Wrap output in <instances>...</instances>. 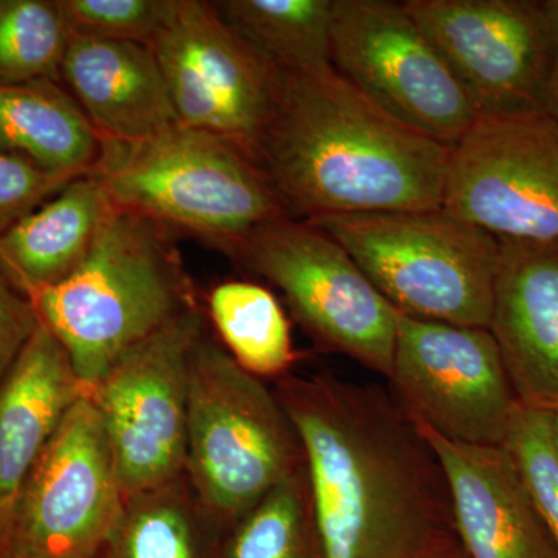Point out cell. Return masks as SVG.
<instances>
[{
	"label": "cell",
	"instance_id": "25",
	"mask_svg": "<svg viewBox=\"0 0 558 558\" xmlns=\"http://www.w3.org/2000/svg\"><path fill=\"white\" fill-rule=\"evenodd\" d=\"M70 39L60 0H0V84L61 83Z\"/></svg>",
	"mask_w": 558,
	"mask_h": 558
},
{
	"label": "cell",
	"instance_id": "10",
	"mask_svg": "<svg viewBox=\"0 0 558 558\" xmlns=\"http://www.w3.org/2000/svg\"><path fill=\"white\" fill-rule=\"evenodd\" d=\"M387 380L414 422L473 446H505L521 405L490 330L400 312Z\"/></svg>",
	"mask_w": 558,
	"mask_h": 558
},
{
	"label": "cell",
	"instance_id": "26",
	"mask_svg": "<svg viewBox=\"0 0 558 558\" xmlns=\"http://www.w3.org/2000/svg\"><path fill=\"white\" fill-rule=\"evenodd\" d=\"M558 554V451L549 411L520 405L505 442Z\"/></svg>",
	"mask_w": 558,
	"mask_h": 558
},
{
	"label": "cell",
	"instance_id": "4",
	"mask_svg": "<svg viewBox=\"0 0 558 558\" xmlns=\"http://www.w3.org/2000/svg\"><path fill=\"white\" fill-rule=\"evenodd\" d=\"M100 140L89 174L113 204L230 258L255 231L289 218L263 168L216 135L175 124L137 142Z\"/></svg>",
	"mask_w": 558,
	"mask_h": 558
},
{
	"label": "cell",
	"instance_id": "16",
	"mask_svg": "<svg viewBox=\"0 0 558 558\" xmlns=\"http://www.w3.org/2000/svg\"><path fill=\"white\" fill-rule=\"evenodd\" d=\"M488 330L521 405L558 411V242L499 241Z\"/></svg>",
	"mask_w": 558,
	"mask_h": 558
},
{
	"label": "cell",
	"instance_id": "8",
	"mask_svg": "<svg viewBox=\"0 0 558 558\" xmlns=\"http://www.w3.org/2000/svg\"><path fill=\"white\" fill-rule=\"evenodd\" d=\"M204 304L140 341L89 389L126 499L185 475L190 369Z\"/></svg>",
	"mask_w": 558,
	"mask_h": 558
},
{
	"label": "cell",
	"instance_id": "31",
	"mask_svg": "<svg viewBox=\"0 0 558 558\" xmlns=\"http://www.w3.org/2000/svg\"><path fill=\"white\" fill-rule=\"evenodd\" d=\"M435 558H465L464 553H462L461 546L457 545L453 548L444 550L442 554H439L438 557Z\"/></svg>",
	"mask_w": 558,
	"mask_h": 558
},
{
	"label": "cell",
	"instance_id": "11",
	"mask_svg": "<svg viewBox=\"0 0 558 558\" xmlns=\"http://www.w3.org/2000/svg\"><path fill=\"white\" fill-rule=\"evenodd\" d=\"M442 209L498 241L558 242V121L478 117L449 149Z\"/></svg>",
	"mask_w": 558,
	"mask_h": 558
},
{
	"label": "cell",
	"instance_id": "15",
	"mask_svg": "<svg viewBox=\"0 0 558 558\" xmlns=\"http://www.w3.org/2000/svg\"><path fill=\"white\" fill-rule=\"evenodd\" d=\"M417 424V422H416ZM449 486L465 558H558L548 529L505 446H473L417 424Z\"/></svg>",
	"mask_w": 558,
	"mask_h": 558
},
{
	"label": "cell",
	"instance_id": "20",
	"mask_svg": "<svg viewBox=\"0 0 558 558\" xmlns=\"http://www.w3.org/2000/svg\"><path fill=\"white\" fill-rule=\"evenodd\" d=\"M101 140L60 81L0 84V154H16L51 174H89Z\"/></svg>",
	"mask_w": 558,
	"mask_h": 558
},
{
	"label": "cell",
	"instance_id": "29",
	"mask_svg": "<svg viewBox=\"0 0 558 558\" xmlns=\"http://www.w3.org/2000/svg\"><path fill=\"white\" fill-rule=\"evenodd\" d=\"M32 301L0 271V381L39 326Z\"/></svg>",
	"mask_w": 558,
	"mask_h": 558
},
{
	"label": "cell",
	"instance_id": "13",
	"mask_svg": "<svg viewBox=\"0 0 558 558\" xmlns=\"http://www.w3.org/2000/svg\"><path fill=\"white\" fill-rule=\"evenodd\" d=\"M476 117L545 113L554 53L546 0H405Z\"/></svg>",
	"mask_w": 558,
	"mask_h": 558
},
{
	"label": "cell",
	"instance_id": "23",
	"mask_svg": "<svg viewBox=\"0 0 558 558\" xmlns=\"http://www.w3.org/2000/svg\"><path fill=\"white\" fill-rule=\"evenodd\" d=\"M204 310L216 339L241 368L271 384L293 373L300 352L269 286L250 279L219 282L207 293Z\"/></svg>",
	"mask_w": 558,
	"mask_h": 558
},
{
	"label": "cell",
	"instance_id": "18",
	"mask_svg": "<svg viewBox=\"0 0 558 558\" xmlns=\"http://www.w3.org/2000/svg\"><path fill=\"white\" fill-rule=\"evenodd\" d=\"M61 83L100 138L137 142L179 124L156 54L143 44L72 35Z\"/></svg>",
	"mask_w": 558,
	"mask_h": 558
},
{
	"label": "cell",
	"instance_id": "17",
	"mask_svg": "<svg viewBox=\"0 0 558 558\" xmlns=\"http://www.w3.org/2000/svg\"><path fill=\"white\" fill-rule=\"evenodd\" d=\"M89 388L43 323L0 381V558L33 470L69 411Z\"/></svg>",
	"mask_w": 558,
	"mask_h": 558
},
{
	"label": "cell",
	"instance_id": "6",
	"mask_svg": "<svg viewBox=\"0 0 558 558\" xmlns=\"http://www.w3.org/2000/svg\"><path fill=\"white\" fill-rule=\"evenodd\" d=\"M340 242L400 314L487 328L499 241L439 209L310 220Z\"/></svg>",
	"mask_w": 558,
	"mask_h": 558
},
{
	"label": "cell",
	"instance_id": "7",
	"mask_svg": "<svg viewBox=\"0 0 558 558\" xmlns=\"http://www.w3.org/2000/svg\"><path fill=\"white\" fill-rule=\"evenodd\" d=\"M231 259L281 292L318 351L343 355L388 379L398 311L329 233L281 218L255 231Z\"/></svg>",
	"mask_w": 558,
	"mask_h": 558
},
{
	"label": "cell",
	"instance_id": "3",
	"mask_svg": "<svg viewBox=\"0 0 558 558\" xmlns=\"http://www.w3.org/2000/svg\"><path fill=\"white\" fill-rule=\"evenodd\" d=\"M172 234L112 202L78 269L60 284L25 292L87 388L124 352L201 306Z\"/></svg>",
	"mask_w": 558,
	"mask_h": 558
},
{
	"label": "cell",
	"instance_id": "14",
	"mask_svg": "<svg viewBox=\"0 0 558 558\" xmlns=\"http://www.w3.org/2000/svg\"><path fill=\"white\" fill-rule=\"evenodd\" d=\"M124 506L100 416L84 396L22 490L5 558H100Z\"/></svg>",
	"mask_w": 558,
	"mask_h": 558
},
{
	"label": "cell",
	"instance_id": "19",
	"mask_svg": "<svg viewBox=\"0 0 558 558\" xmlns=\"http://www.w3.org/2000/svg\"><path fill=\"white\" fill-rule=\"evenodd\" d=\"M112 201L90 174L81 175L0 234V271L22 293L60 284L89 255Z\"/></svg>",
	"mask_w": 558,
	"mask_h": 558
},
{
	"label": "cell",
	"instance_id": "32",
	"mask_svg": "<svg viewBox=\"0 0 558 558\" xmlns=\"http://www.w3.org/2000/svg\"><path fill=\"white\" fill-rule=\"evenodd\" d=\"M550 424H553L554 444H556V449L558 451V411L550 413Z\"/></svg>",
	"mask_w": 558,
	"mask_h": 558
},
{
	"label": "cell",
	"instance_id": "1",
	"mask_svg": "<svg viewBox=\"0 0 558 558\" xmlns=\"http://www.w3.org/2000/svg\"><path fill=\"white\" fill-rule=\"evenodd\" d=\"M271 388L303 446L323 558H435L459 545L439 459L391 392L328 373Z\"/></svg>",
	"mask_w": 558,
	"mask_h": 558
},
{
	"label": "cell",
	"instance_id": "22",
	"mask_svg": "<svg viewBox=\"0 0 558 558\" xmlns=\"http://www.w3.org/2000/svg\"><path fill=\"white\" fill-rule=\"evenodd\" d=\"M222 21L282 76L332 72L333 0H218Z\"/></svg>",
	"mask_w": 558,
	"mask_h": 558
},
{
	"label": "cell",
	"instance_id": "28",
	"mask_svg": "<svg viewBox=\"0 0 558 558\" xmlns=\"http://www.w3.org/2000/svg\"><path fill=\"white\" fill-rule=\"evenodd\" d=\"M75 179L51 174L16 154H0V234Z\"/></svg>",
	"mask_w": 558,
	"mask_h": 558
},
{
	"label": "cell",
	"instance_id": "2",
	"mask_svg": "<svg viewBox=\"0 0 558 558\" xmlns=\"http://www.w3.org/2000/svg\"><path fill=\"white\" fill-rule=\"evenodd\" d=\"M449 149L377 108L336 70L282 76L259 167L289 218L442 208Z\"/></svg>",
	"mask_w": 558,
	"mask_h": 558
},
{
	"label": "cell",
	"instance_id": "5",
	"mask_svg": "<svg viewBox=\"0 0 558 558\" xmlns=\"http://www.w3.org/2000/svg\"><path fill=\"white\" fill-rule=\"evenodd\" d=\"M304 465L299 433L277 392L207 330L191 359L185 462L204 508L230 532Z\"/></svg>",
	"mask_w": 558,
	"mask_h": 558
},
{
	"label": "cell",
	"instance_id": "24",
	"mask_svg": "<svg viewBox=\"0 0 558 558\" xmlns=\"http://www.w3.org/2000/svg\"><path fill=\"white\" fill-rule=\"evenodd\" d=\"M223 558H323L306 465L230 529Z\"/></svg>",
	"mask_w": 558,
	"mask_h": 558
},
{
	"label": "cell",
	"instance_id": "30",
	"mask_svg": "<svg viewBox=\"0 0 558 558\" xmlns=\"http://www.w3.org/2000/svg\"><path fill=\"white\" fill-rule=\"evenodd\" d=\"M554 27V53L550 62L548 84H546L543 110L550 119L558 121V0H546Z\"/></svg>",
	"mask_w": 558,
	"mask_h": 558
},
{
	"label": "cell",
	"instance_id": "27",
	"mask_svg": "<svg viewBox=\"0 0 558 558\" xmlns=\"http://www.w3.org/2000/svg\"><path fill=\"white\" fill-rule=\"evenodd\" d=\"M178 0H60L70 32L87 38L153 46Z\"/></svg>",
	"mask_w": 558,
	"mask_h": 558
},
{
	"label": "cell",
	"instance_id": "9",
	"mask_svg": "<svg viewBox=\"0 0 558 558\" xmlns=\"http://www.w3.org/2000/svg\"><path fill=\"white\" fill-rule=\"evenodd\" d=\"M332 65L377 108L447 148L478 119L402 2L333 0Z\"/></svg>",
	"mask_w": 558,
	"mask_h": 558
},
{
	"label": "cell",
	"instance_id": "12",
	"mask_svg": "<svg viewBox=\"0 0 558 558\" xmlns=\"http://www.w3.org/2000/svg\"><path fill=\"white\" fill-rule=\"evenodd\" d=\"M179 124L236 146L259 165L282 75L241 39L213 2L178 0L154 40Z\"/></svg>",
	"mask_w": 558,
	"mask_h": 558
},
{
	"label": "cell",
	"instance_id": "21",
	"mask_svg": "<svg viewBox=\"0 0 558 558\" xmlns=\"http://www.w3.org/2000/svg\"><path fill=\"white\" fill-rule=\"evenodd\" d=\"M227 534L182 475L126 499L100 558H223Z\"/></svg>",
	"mask_w": 558,
	"mask_h": 558
}]
</instances>
